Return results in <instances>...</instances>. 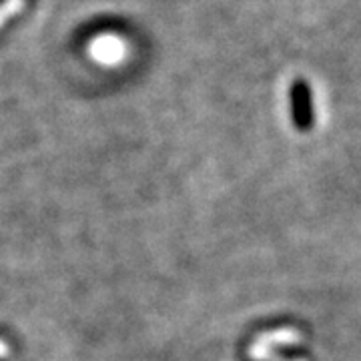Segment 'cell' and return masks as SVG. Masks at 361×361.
Instances as JSON below:
<instances>
[{
	"mask_svg": "<svg viewBox=\"0 0 361 361\" xmlns=\"http://www.w3.org/2000/svg\"><path fill=\"white\" fill-rule=\"evenodd\" d=\"M291 115H293V123L299 130H310L313 127V94H311V87L305 80H295L291 85Z\"/></svg>",
	"mask_w": 361,
	"mask_h": 361,
	"instance_id": "cell-1",
	"label": "cell"
}]
</instances>
